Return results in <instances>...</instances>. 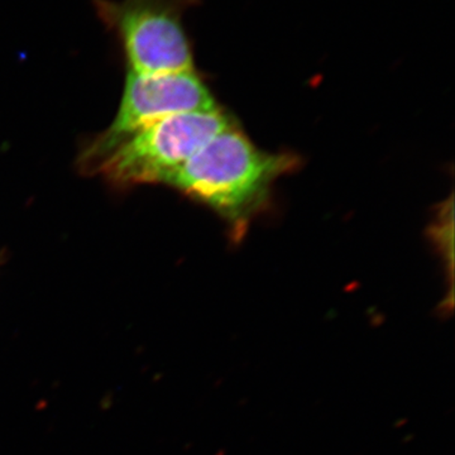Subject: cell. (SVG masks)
<instances>
[{"instance_id":"cell-1","label":"cell","mask_w":455,"mask_h":455,"mask_svg":"<svg viewBox=\"0 0 455 455\" xmlns=\"http://www.w3.org/2000/svg\"><path fill=\"white\" fill-rule=\"evenodd\" d=\"M292 164L289 156L260 151L232 125L209 140L166 184L242 224Z\"/></svg>"},{"instance_id":"cell-2","label":"cell","mask_w":455,"mask_h":455,"mask_svg":"<svg viewBox=\"0 0 455 455\" xmlns=\"http://www.w3.org/2000/svg\"><path fill=\"white\" fill-rule=\"evenodd\" d=\"M196 0H92L104 27L121 42L131 73L170 75L194 70L184 14Z\"/></svg>"},{"instance_id":"cell-3","label":"cell","mask_w":455,"mask_h":455,"mask_svg":"<svg viewBox=\"0 0 455 455\" xmlns=\"http://www.w3.org/2000/svg\"><path fill=\"white\" fill-rule=\"evenodd\" d=\"M232 125L220 108L175 114L123 140L95 171L118 187L166 184L209 140Z\"/></svg>"},{"instance_id":"cell-4","label":"cell","mask_w":455,"mask_h":455,"mask_svg":"<svg viewBox=\"0 0 455 455\" xmlns=\"http://www.w3.org/2000/svg\"><path fill=\"white\" fill-rule=\"evenodd\" d=\"M217 108L211 92L196 71L155 76L130 71L116 118L84 152L82 164L95 171L123 140L160 119Z\"/></svg>"}]
</instances>
